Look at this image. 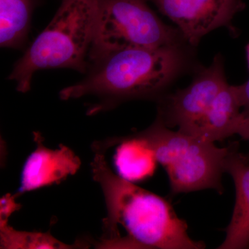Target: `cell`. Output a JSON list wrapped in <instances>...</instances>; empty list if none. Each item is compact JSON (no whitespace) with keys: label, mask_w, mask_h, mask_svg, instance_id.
I'll list each match as a JSON object with an SVG mask.
<instances>
[{"label":"cell","mask_w":249,"mask_h":249,"mask_svg":"<svg viewBox=\"0 0 249 249\" xmlns=\"http://www.w3.org/2000/svg\"><path fill=\"white\" fill-rule=\"evenodd\" d=\"M118 145L114 156V164L119 176L131 182L142 181L155 173L158 163L155 152L140 134L116 137L93 145L95 152L104 153L111 146Z\"/></svg>","instance_id":"cell-11"},{"label":"cell","mask_w":249,"mask_h":249,"mask_svg":"<svg viewBox=\"0 0 249 249\" xmlns=\"http://www.w3.org/2000/svg\"><path fill=\"white\" fill-rule=\"evenodd\" d=\"M226 172L235 183L236 199L233 213L227 229V237L219 249L249 248V157L239 151V143L230 144Z\"/></svg>","instance_id":"cell-10"},{"label":"cell","mask_w":249,"mask_h":249,"mask_svg":"<svg viewBox=\"0 0 249 249\" xmlns=\"http://www.w3.org/2000/svg\"><path fill=\"white\" fill-rule=\"evenodd\" d=\"M173 21L186 42L196 46L219 27L232 30L234 17L246 9L242 0H147Z\"/></svg>","instance_id":"cell-6"},{"label":"cell","mask_w":249,"mask_h":249,"mask_svg":"<svg viewBox=\"0 0 249 249\" xmlns=\"http://www.w3.org/2000/svg\"><path fill=\"white\" fill-rule=\"evenodd\" d=\"M16 196L8 194L0 201V223L9 222V218L14 212L20 209V205L16 201Z\"/></svg>","instance_id":"cell-14"},{"label":"cell","mask_w":249,"mask_h":249,"mask_svg":"<svg viewBox=\"0 0 249 249\" xmlns=\"http://www.w3.org/2000/svg\"><path fill=\"white\" fill-rule=\"evenodd\" d=\"M228 84L222 58L216 56L185 89L165 96L159 109L158 119L167 127L183 129L197 120Z\"/></svg>","instance_id":"cell-7"},{"label":"cell","mask_w":249,"mask_h":249,"mask_svg":"<svg viewBox=\"0 0 249 249\" xmlns=\"http://www.w3.org/2000/svg\"><path fill=\"white\" fill-rule=\"evenodd\" d=\"M1 249H70L86 248L88 245H69L57 240L49 232L21 231L14 229L9 222L0 223Z\"/></svg>","instance_id":"cell-13"},{"label":"cell","mask_w":249,"mask_h":249,"mask_svg":"<svg viewBox=\"0 0 249 249\" xmlns=\"http://www.w3.org/2000/svg\"><path fill=\"white\" fill-rule=\"evenodd\" d=\"M237 134H239L244 140L249 142V121H245L242 124ZM248 156L249 157V153Z\"/></svg>","instance_id":"cell-16"},{"label":"cell","mask_w":249,"mask_h":249,"mask_svg":"<svg viewBox=\"0 0 249 249\" xmlns=\"http://www.w3.org/2000/svg\"><path fill=\"white\" fill-rule=\"evenodd\" d=\"M100 0H61L58 11L19 59L9 77L19 92L31 89L36 72L72 69L85 73L94 35Z\"/></svg>","instance_id":"cell-3"},{"label":"cell","mask_w":249,"mask_h":249,"mask_svg":"<svg viewBox=\"0 0 249 249\" xmlns=\"http://www.w3.org/2000/svg\"><path fill=\"white\" fill-rule=\"evenodd\" d=\"M91 172L107 208L101 248L111 249L114 244L113 249L205 248L189 237L188 224L169 201L115 175L103 152H96Z\"/></svg>","instance_id":"cell-1"},{"label":"cell","mask_w":249,"mask_h":249,"mask_svg":"<svg viewBox=\"0 0 249 249\" xmlns=\"http://www.w3.org/2000/svg\"><path fill=\"white\" fill-rule=\"evenodd\" d=\"M242 123V105L237 87L227 84L200 118L178 129L214 142L237 134Z\"/></svg>","instance_id":"cell-9"},{"label":"cell","mask_w":249,"mask_h":249,"mask_svg":"<svg viewBox=\"0 0 249 249\" xmlns=\"http://www.w3.org/2000/svg\"><path fill=\"white\" fill-rule=\"evenodd\" d=\"M247 61H248V66L249 69V44L247 45Z\"/></svg>","instance_id":"cell-17"},{"label":"cell","mask_w":249,"mask_h":249,"mask_svg":"<svg viewBox=\"0 0 249 249\" xmlns=\"http://www.w3.org/2000/svg\"><path fill=\"white\" fill-rule=\"evenodd\" d=\"M139 134L151 145L157 161L166 170L172 195L208 188L222 193L221 180L230 145L221 148L179 129L170 130L158 118Z\"/></svg>","instance_id":"cell-4"},{"label":"cell","mask_w":249,"mask_h":249,"mask_svg":"<svg viewBox=\"0 0 249 249\" xmlns=\"http://www.w3.org/2000/svg\"><path fill=\"white\" fill-rule=\"evenodd\" d=\"M35 0H0V45L19 49L27 40Z\"/></svg>","instance_id":"cell-12"},{"label":"cell","mask_w":249,"mask_h":249,"mask_svg":"<svg viewBox=\"0 0 249 249\" xmlns=\"http://www.w3.org/2000/svg\"><path fill=\"white\" fill-rule=\"evenodd\" d=\"M236 87L242 105V115L244 123L249 121V79L244 84Z\"/></svg>","instance_id":"cell-15"},{"label":"cell","mask_w":249,"mask_h":249,"mask_svg":"<svg viewBox=\"0 0 249 249\" xmlns=\"http://www.w3.org/2000/svg\"><path fill=\"white\" fill-rule=\"evenodd\" d=\"M34 137L36 147L23 167L18 196L60 183L76 174L81 165L79 157L68 147L52 150L45 146L39 132H34Z\"/></svg>","instance_id":"cell-8"},{"label":"cell","mask_w":249,"mask_h":249,"mask_svg":"<svg viewBox=\"0 0 249 249\" xmlns=\"http://www.w3.org/2000/svg\"><path fill=\"white\" fill-rule=\"evenodd\" d=\"M181 46L129 47L106 54L90 61L84 79L64 88L60 97L97 98L88 111L91 115L129 100L157 97L184 67Z\"/></svg>","instance_id":"cell-2"},{"label":"cell","mask_w":249,"mask_h":249,"mask_svg":"<svg viewBox=\"0 0 249 249\" xmlns=\"http://www.w3.org/2000/svg\"><path fill=\"white\" fill-rule=\"evenodd\" d=\"M147 1L100 0L89 62L126 47L155 48L184 40L178 28L162 22Z\"/></svg>","instance_id":"cell-5"}]
</instances>
